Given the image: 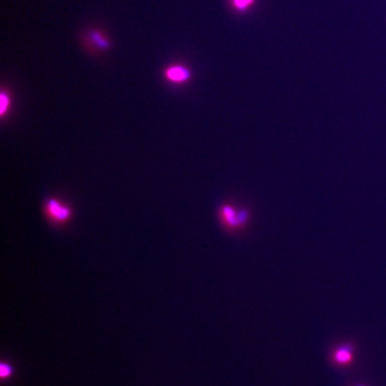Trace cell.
<instances>
[{
    "mask_svg": "<svg viewBox=\"0 0 386 386\" xmlns=\"http://www.w3.org/2000/svg\"><path fill=\"white\" fill-rule=\"evenodd\" d=\"M219 217L221 223L230 231L243 229L247 223L250 214L245 210L238 211L230 205H224L219 209Z\"/></svg>",
    "mask_w": 386,
    "mask_h": 386,
    "instance_id": "obj_1",
    "label": "cell"
},
{
    "mask_svg": "<svg viewBox=\"0 0 386 386\" xmlns=\"http://www.w3.org/2000/svg\"><path fill=\"white\" fill-rule=\"evenodd\" d=\"M353 347L350 343L337 347L330 355L332 363L338 366H350L353 361Z\"/></svg>",
    "mask_w": 386,
    "mask_h": 386,
    "instance_id": "obj_2",
    "label": "cell"
},
{
    "mask_svg": "<svg viewBox=\"0 0 386 386\" xmlns=\"http://www.w3.org/2000/svg\"><path fill=\"white\" fill-rule=\"evenodd\" d=\"M166 75L172 82L183 83L190 78V72L183 66H172L167 70Z\"/></svg>",
    "mask_w": 386,
    "mask_h": 386,
    "instance_id": "obj_3",
    "label": "cell"
},
{
    "mask_svg": "<svg viewBox=\"0 0 386 386\" xmlns=\"http://www.w3.org/2000/svg\"><path fill=\"white\" fill-rule=\"evenodd\" d=\"M48 208L49 212L51 213L53 216H55L56 219L59 220H64L69 215V211L65 207L60 206L59 203H57L55 200H50L48 203Z\"/></svg>",
    "mask_w": 386,
    "mask_h": 386,
    "instance_id": "obj_4",
    "label": "cell"
},
{
    "mask_svg": "<svg viewBox=\"0 0 386 386\" xmlns=\"http://www.w3.org/2000/svg\"><path fill=\"white\" fill-rule=\"evenodd\" d=\"M92 38L94 39V40H95L96 43L98 44L99 47H100V48H107V47H108V41L105 40L103 37L101 36L99 32H92Z\"/></svg>",
    "mask_w": 386,
    "mask_h": 386,
    "instance_id": "obj_5",
    "label": "cell"
},
{
    "mask_svg": "<svg viewBox=\"0 0 386 386\" xmlns=\"http://www.w3.org/2000/svg\"><path fill=\"white\" fill-rule=\"evenodd\" d=\"M8 96L5 95L4 93L1 94L0 97V113L2 115H4L6 109L8 108Z\"/></svg>",
    "mask_w": 386,
    "mask_h": 386,
    "instance_id": "obj_6",
    "label": "cell"
},
{
    "mask_svg": "<svg viewBox=\"0 0 386 386\" xmlns=\"http://www.w3.org/2000/svg\"><path fill=\"white\" fill-rule=\"evenodd\" d=\"M0 374H1V376H3V377L7 376V375L10 374V368L8 366L4 365V364H2L1 367H0Z\"/></svg>",
    "mask_w": 386,
    "mask_h": 386,
    "instance_id": "obj_7",
    "label": "cell"
},
{
    "mask_svg": "<svg viewBox=\"0 0 386 386\" xmlns=\"http://www.w3.org/2000/svg\"><path fill=\"white\" fill-rule=\"evenodd\" d=\"M252 0H235V5L240 8H245Z\"/></svg>",
    "mask_w": 386,
    "mask_h": 386,
    "instance_id": "obj_8",
    "label": "cell"
}]
</instances>
